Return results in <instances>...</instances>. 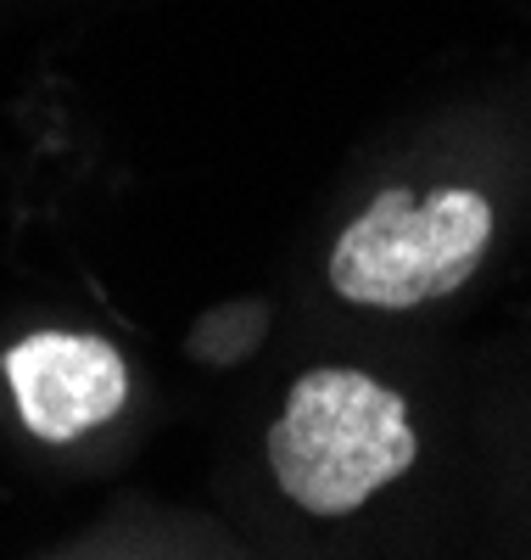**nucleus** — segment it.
Segmentation results:
<instances>
[{
	"mask_svg": "<svg viewBox=\"0 0 531 560\" xmlns=\"http://www.w3.org/2000/svg\"><path fill=\"white\" fill-rule=\"evenodd\" d=\"M420 454L403 393L364 370H308L269 427V471L308 516H353Z\"/></svg>",
	"mask_w": 531,
	"mask_h": 560,
	"instance_id": "nucleus-1",
	"label": "nucleus"
},
{
	"mask_svg": "<svg viewBox=\"0 0 531 560\" xmlns=\"http://www.w3.org/2000/svg\"><path fill=\"white\" fill-rule=\"evenodd\" d=\"M493 242V202L481 191H380L330 253V287L364 308H420L459 292Z\"/></svg>",
	"mask_w": 531,
	"mask_h": 560,
	"instance_id": "nucleus-2",
	"label": "nucleus"
},
{
	"mask_svg": "<svg viewBox=\"0 0 531 560\" xmlns=\"http://www.w3.org/2000/svg\"><path fill=\"white\" fill-rule=\"evenodd\" d=\"M7 382L23 427L45 443H73L129 404L123 353L102 337L39 331L7 353Z\"/></svg>",
	"mask_w": 531,
	"mask_h": 560,
	"instance_id": "nucleus-3",
	"label": "nucleus"
},
{
	"mask_svg": "<svg viewBox=\"0 0 531 560\" xmlns=\"http://www.w3.org/2000/svg\"><path fill=\"white\" fill-rule=\"evenodd\" d=\"M263 331H269V303H258V298L219 303V308H208L197 325H190L185 353L197 359V364H208V370H229V364L258 353Z\"/></svg>",
	"mask_w": 531,
	"mask_h": 560,
	"instance_id": "nucleus-4",
	"label": "nucleus"
}]
</instances>
